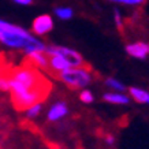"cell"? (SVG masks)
Returning a JSON list of instances; mask_svg holds the SVG:
<instances>
[{
	"label": "cell",
	"instance_id": "cell-20",
	"mask_svg": "<svg viewBox=\"0 0 149 149\" xmlns=\"http://www.w3.org/2000/svg\"><path fill=\"white\" fill-rule=\"evenodd\" d=\"M13 1L19 6H30L33 3V0H13Z\"/></svg>",
	"mask_w": 149,
	"mask_h": 149
},
{
	"label": "cell",
	"instance_id": "cell-9",
	"mask_svg": "<svg viewBox=\"0 0 149 149\" xmlns=\"http://www.w3.org/2000/svg\"><path fill=\"white\" fill-rule=\"evenodd\" d=\"M48 66L49 68L52 70L54 72L59 74L60 71H63V70H67L70 68V63L67 62V59L63 58L62 55H51L49 59H48Z\"/></svg>",
	"mask_w": 149,
	"mask_h": 149
},
{
	"label": "cell",
	"instance_id": "cell-17",
	"mask_svg": "<svg viewBox=\"0 0 149 149\" xmlns=\"http://www.w3.org/2000/svg\"><path fill=\"white\" fill-rule=\"evenodd\" d=\"M108 1L122 3V4H126V6H141V4H144L146 0H108Z\"/></svg>",
	"mask_w": 149,
	"mask_h": 149
},
{
	"label": "cell",
	"instance_id": "cell-7",
	"mask_svg": "<svg viewBox=\"0 0 149 149\" xmlns=\"http://www.w3.org/2000/svg\"><path fill=\"white\" fill-rule=\"evenodd\" d=\"M67 113H68L67 104L64 101H58L49 108V111L47 113V118H48L49 122H58L60 119H63Z\"/></svg>",
	"mask_w": 149,
	"mask_h": 149
},
{
	"label": "cell",
	"instance_id": "cell-12",
	"mask_svg": "<svg viewBox=\"0 0 149 149\" xmlns=\"http://www.w3.org/2000/svg\"><path fill=\"white\" fill-rule=\"evenodd\" d=\"M55 14H56V17H58L59 19L68 21V19L72 18L74 11H72L70 7H56V8H55Z\"/></svg>",
	"mask_w": 149,
	"mask_h": 149
},
{
	"label": "cell",
	"instance_id": "cell-4",
	"mask_svg": "<svg viewBox=\"0 0 149 149\" xmlns=\"http://www.w3.org/2000/svg\"><path fill=\"white\" fill-rule=\"evenodd\" d=\"M45 52L48 56H51V55H62L63 58L67 59V62L70 63L71 67H84L85 66V60L81 56V54H78L77 51L67 48V47L49 45L45 48Z\"/></svg>",
	"mask_w": 149,
	"mask_h": 149
},
{
	"label": "cell",
	"instance_id": "cell-2",
	"mask_svg": "<svg viewBox=\"0 0 149 149\" xmlns=\"http://www.w3.org/2000/svg\"><path fill=\"white\" fill-rule=\"evenodd\" d=\"M0 42L10 48L23 49L25 54L32 51H45V44L37 40L34 36L4 19H0Z\"/></svg>",
	"mask_w": 149,
	"mask_h": 149
},
{
	"label": "cell",
	"instance_id": "cell-15",
	"mask_svg": "<svg viewBox=\"0 0 149 149\" xmlns=\"http://www.w3.org/2000/svg\"><path fill=\"white\" fill-rule=\"evenodd\" d=\"M79 100H81L82 103L85 104H91L93 103V100H95V96H93V93H92L91 91H82L81 93H79Z\"/></svg>",
	"mask_w": 149,
	"mask_h": 149
},
{
	"label": "cell",
	"instance_id": "cell-18",
	"mask_svg": "<svg viewBox=\"0 0 149 149\" xmlns=\"http://www.w3.org/2000/svg\"><path fill=\"white\" fill-rule=\"evenodd\" d=\"M113 21H115V25H116L118 29H119V30H122L123 29V19H122V17H120V13H119L118 10H115V14H113Z\"/></svg>",
	"mask_w": 149,
	"mask_h": 149
},
{
	"label": "cell",
	"instance_id": "cell-1",
	"mask_svg": "<svg viewBox=\"0 0 149 149\" xmlns=\"http://www.w3.org/2000/svg\"><path fill=\"white\" fill-rule=\"evenodd\" d=\"M10 84L13 104L19 111L41 103L51 92L49 81L32 64L13 70L10 74Z\"/></svg>",
	"mask_w": 149,
	"mask_h": 149
},
{
	"label": "cell",
	"instance_id": "cell-5",
	"mask_svg": "<svg viewBox=\"0 0 149 149\" xmlns=\"http://www.w3.org/2000/svg\"><path fill=\"white\" fill-rule=\"evenodd\" d=\"M54 29V19L51 18L49 15H40L33 21L32 30L37 36H44L52 32Z\"/></svg>",
	"mask_w": 149,
	"mask_h": 149
},
{
	"label": "cell",
	"instance_id": "cell-19",
	"mask_svg": "<svg viewBox=\"0 0 149 149\" xmlns=\"http://www.w3.org/2000/svg\"><path fill=\"white\" fill-rule=\"evenodd\" d=\"M104 141H105V144L109 145V146H112V145H115V137L111 136V134H108V136H105Z\"/></svg>",
	"mask_w": 149,
	"mask_h": 149
},
{
	"label": "cell",
	"instance_id": "cell-14",
	"mask_svg": "<svg viewBox=\"0 0 149 149\" xmlns=\"http://www.w3.org/2000/svg\"><path fill=\"white\" fill-rule=\"evenodd\" d=\"M25 111H26V116L29 118V119H34V118L38 116L41 113V111H42V104L36 103V104H33V105H30L29 108H26Z\"/></svg>",
	"mask_w": 149,
	"mask_h": 149
},
{
	"label": "cell",
	"instance_id": "cell-3",
	"mask_svg": "<svg viewBox=\"0 0 149 149\" xmlns=\"http://www.w3.org/2000/svg\"><path fill=\"white\" fill-rule=\"evenodd\" d=\"M58 77L72 89L85 88L92 82V74L86 67H70L58 74Z\"/></svg>",
	"mask_w": 149,
	"mask_h": 149
},
{
	"label": "cell",
	"instance_id": "cell-11",
	"mask_svg": "<svg viewBox=\"0 0 149 149\" xmlns=\"http://www.w3.org/2000/svg\"><path fill=\"white\" fill-rule=\"evenodd\" d=\"M129 93H130V97L134 101L149 105V92H146L145 89H141V88H137V86H131V88H129Z\"/></svg>",
	"mask_w": 149,
	"mask_h": 149
},
{
	"label": "cell",
	"instance_id": "cell-10",
	"mask_svg": "<svg viewBox=\"0 0 149 149\" xmlns=\"http://www.w3.org/2000/svg\"><path fill=\"white\" fill-rule=\"evenodd\" d=\"M103 99L107 101V103H111V104H116V105H127L130 103V97L126 95H123L122 92H116V93H105L103 96Z\"/></svg>",
	"mask_w": 149,
	"mask_h": 149
},
{
	"label": "cell",
	"instance_id": "cell-8",
	"mask_svg": "<svg viewBox=\"0 0 149 149\" xmlns=\"http://www.w3.org/2000/svg\"><path fill=\"white\" fill-rule=\"evenodd\" d=\"M32 66L38 68H48V55L45 51H32L26 54Z\"/></svg>",
	"mask_w": 149,
	"mask_h": 149
},
{
	"label": "cell",
	"instance_id": "cell-6",
	"mask_svg": "<svg viewBox=\"0 0 149 149\" xmlns=\"http://www.w3.org/2000/svg\"><path fill=\"white\" fill-rule=\"evenodd\" d=\"M126 54L134 59L144 60L149 56V42L145 41H137L126 45Z\"/></svg>",
	"mask_w": 149,
	"mask_h": 149
},
{
	"label": "cell",
	"instance_id": "cell-16",
	"mask_svg": "<svg viewBox=\"0 0 149 149\" xmlns=\"http://www.w3.org/2000/svg\"><path fill=\"white\" fill-rule=\"evenodd\" d=\"M10 75H4V74H0V91L7 92L10 91Z\"/></svg>",
	"mask_w": 149,
	"mask_h": 149
},
{
	"label": "cell",
	"instance_id": "cell-13",
	"mask_svg": "<svg viewBox=\"0 0 149 149\" xmlns=\"http://www.w3.org/2000/svg\"><path fill=\"white\" fill-rule=\"evenodd\" d=\"M105 85H107V88L113 89V91H116V92H125L126 91L125 84H122L120 81H118L116 78H107V79H105Z\"/></svg>",
	"mask_w": 149,
	"mask_h": 149
}]
</instances>
